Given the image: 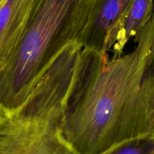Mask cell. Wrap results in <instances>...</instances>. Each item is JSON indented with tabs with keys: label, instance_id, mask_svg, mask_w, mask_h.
Listing matches in <instances>:
<instances>
[{
	"label": "cell",
	"instance_id": "cell-3",
	"mask_svg": "<svg viewBox=\"0 0 154 154\" xmlns=\"http://www.w3.org/2000/svg\"><path fill=\"white\" fill-rule=\"evenodd\" d=\"M83 47L68 45L23 102L0 123V154H78L63 134Z\"/></svg>",
	"mask_w": 154,
	"mask_h": 154
},
{
	"label": "cell",
	"instance_id": "cell-2",
	"mask_svg": "<svg viewBox=\"0 0 154 154\" xmlns=\"http://www.w3.org/2000/svg\"><path fill=\"white\" fill-rule=\"evenodd\" d=\"M96 0H34L22 38L0 63V105L18 108L61 51L81 42ZM81 44V43H80Z\"/></svg>",
	"mask_w": 154,
	"mask_h": 154
},
{
	"label": "cell",
	"instance_id": "cell-8",
	"mask_svg": "<svg viewBox=\"0 0 154 154\" xmlns=\"http://www.w3.org/2000/svg\"><path fill=\"white\" fill-rule=\"evenodd\" d=\"M6 114H7V113L5 112V111L3 109V108L2 107V105H0V123H1V122L2 121L3 119L5 118Z\"/></svg>",
	"mask_w": 154,
	"mask_h": 154
},
{
	"label": "cell",
	"instance_id": "cell-9",
	"mask_svg": "<svg viewBox=\"0 0 154 154\" xmlns=\"http://www.w3.org/2000/svg\"><path fill=\"white\" fill-rule=\"evenodd\" d=\"M152 128H153V135L154 136V111L153 113V117H152Z\"/></svg>",
	"mask_w": 154,
	"mask_h": 154
},
{
	"label": "cell",
	"instance_id": "cell-6",
	"mask_svg": "<svg viewBox=\"0 0 154 154\" xmlns=\"http://www.w3.org/2000/svg\"><path fill=\"white\" fill-rule=\"evenodd\" d=\"M153 11L154 0H132L108 38L107 53L113 49L112 57L122 55L130 39L135 38L151 19Z\"/></svg>",
	"mask_w": 154,
	"mask_h": 154
},
{
	"label": "cell",
	"instance_id": "cell-10",
	"mask_svg": "<svg viewBox=\"0 0 154 154\" xmlns=\"http://www.w3.org/2000/svg\"><path fill=\"white\" fill-rule=\"evenodd\" d=\"M3 1H4V0H0V5H1V4H2V3L3 2Z\"/></svg>",
	"mask_w": 154,
	"mask_h": 154
},
{
	"label": "cell",
	"instance_id": "cell-5",
	"mask_svg": "<svg viewBox=\"0 0 154 154\" xmlns=\"http://www.w3.org/2000/svg\"><path fill=\"white\" fill-rule=\"evenodd\" d=\"M34 0H4L0 5V63L19 44Z\"/></svg>",
	"mask_w": 154,
	"mask_h": 154
},
{
	"label": "cell",
	"instance_id": "cell-1",
	"mask_svg": "<svg viewBox=\"0 0 154 154\" xmlns=\"http://www.w3.org/2000/svg\"><path fill=\"white\" fill-rule=\"evenodd\" d=\"M134 38L132 51L111 59L83 48L63 124L65 138L78 154H105L153 136L154 11Z\"/></svg>",
	"mask_w": 154,
	"mask_h": 154
},
{
	"label": "cell",
	"instance_id": "cell-7",
	"mask_svg": "<svg viewBox=\"0 0 154 154\" xmlns=\"http://www.w3.org/2000/svg\"><path fill=\"white\" fill-rule=\"evenodd\" d=\"M105 154H154V137L145 136L130 140Z\"/></svg>",
	"mask_w": 154,
	"mask_h": 154
},
{
	"label": "cell",
	"instance_id": "cell-4",
	"mask_svg": "<svg viewBox=\"0 0 154 154\" xmlns=\"http://www.w3.org/2000/svg\"><path fill=\"white\" fill-rule=\"evenodd\" d=\"M132 0H96L81 39L84 48L108 55V38Z\"/></svg>",
	"mask_w": 154,
	"mask_h": 154
}]
</instances>
